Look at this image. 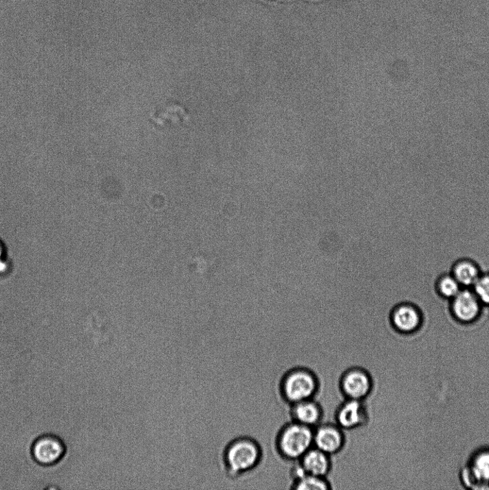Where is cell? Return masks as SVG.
Here are the masks:
<instances>
[{
  "label": "cell",
  "mask_w": 489,
  "mask_h": 490,
  "mask_svg": "<svg viewBox=\"0 0 489 490\" xmlns=\"http://www.w3.org/2000/svg\"><path fill=\"white\" fill-rule=\"evenodd\" d=\"M263 458V449L254 437L241 435L231 439L224 447L220 466L224 476L237 480L254 471Z\"/></svg>",
  "instance_id": "cell-1"
},
{
  "label": "cell",
  "mask_w": 489,
  "mask_h": 490,
  "mask_svg": "<svg viewBox=\"0 0 489 490\" xmlns=\"http://www.w3.org/2000/svg\"><path fill=\"white\" fill-rule=\"evenodd\" d=\"M320 391V381L310 368L296 365L284 372L279 383V393L290 405L316 398Z\"/></svg>",
  "instance_id": "cell-2"
},
{
  "label": "cell",
  "mask_w": 489,
  "mask_h": 490,
  "mask_svg": "<svg viewBox=\"0 0 489 490\" xmlns=\"http://www.w3.org/2000/svg\"><path fill=\"white\" fill-rule=\"evenodd\" d=\"M275 446L283 460L296 462L314 447V429L293 420L286 422L276 434Z\"/></svg>",
  "instance_id": "cell-3"
},
{
  "label": "cell",
  "mask_w": 489,
  "mask_h": 490,
  "mask_svg": "<svg viewBox=\"0 0 489 490\" xmlns=\"http://www.w3.org/2000/svg\"><path fill=\"white\" fill-rule=\"evenodd\" d=\"M344 399L365 401L372 396L375 381L370 372L362 366L354 365L345 370L338 381Z\"/></svg>",
  "instance_id": "cell-4"
},
{
  "label": "cell",
  "mask_w": 489,
  "mask_h": 490,
  "mask_svg": "<svg viewBox=\"0 0 489 490\" xmlns=\"http://www.w3.org/2000/svg\"><path fill=\"white\" fill-rule=\"evenodd\" d=\"M389 323L398 335H410L413 343L414 337L424 328L422 312L414 303L404 301L397 303L389 314Z\"/></svg>",
  "instance_id": "cell-5"
},
{
  "label": "cell",
  "mask_w": 489,
  "mask_h": 490,
  "mask_svg": "<svg viewBox=\"0 0 489 490\" xmlns=\"http://www.w3.org/2000/svg\"><path fill=\"white\" fill-rule=\"evenodd\" d=\"M483 305L470 288H463L450 300V315L462 327L477 323L482 315Z\"/></svg>",
  "instance_id": "cell-6"
},
{
  "label": "cell",
  "mask_w": 489,
  "mask_h": 490,
  "mask_svg": "<svg viewBox=\"0 0 489 490\" xmlns=\"http://www.w3.org/2000/svg\"><path fill=\"white\" fill-rule=\"evenodd\" d=\"M66 452L65 443L54 434H44L39 436L30 447L32 460L44 467H53L60 463Z\"/></svg>",
  "instance_id": "cell-7"
},
{
  "label": "cell",
  "mask_w": 489,
  "mask_h": 490,
  "mask_svg": "<svg viewBox=\"0 0 489 490\" xmlns=\"http://www.w3.org/2000/svg\"><path fill=\"white\" fill-rule=\"evenodd\" d=\"M334 420L345 432L365 427L370 422L368 405L364 401L344 399L335 409Z\"/></svg>",
  "instance_id": "cell-8"
},
{
  "label": "cell",
  "mask_w": 489,
  "mask_h": 490,
  "mask_svg": "<svg viewBox=\"0 0 489 490\" xmlns=\"http://www.w3.org/2000/svg\"><path fill=\"white\" fill-rule=\"evenodd\" d=\"M346 445L345 431L332 422H325L314 429V447L332 458L343 451Z\"/></svg>",
  "instance_id": "cell-9"
},
{
  "label": "cell",
  "mask_w": 489,
  "mask_h": 490,
  "mask_svg": "<svg viewBox=\"0 0 489 490\" xmlns=\"http://www.w3.org/2000/svg\"><path fill=\"white\" fill-rule=\"evenodd\" d=\"M466 489H489V449L479 451L472 458L462 474Z\"/></svg>",
  "instance_id": "cell-10"
},
{
  "label": "cell",
  "mask_w": 489,
  "mask_h": 490,
  "mask_svg": "<svg viewBox=\"0 0 489 490\" xmlns=\"http://www.w3.org/2000/svg\"><path fill=\"white\" fill-rule=\"evenodd\" d=\"M289 415L290 420L314 429L323 423L325 412L323 405L312 398L290 405Z\"/></svg>",
  "instance_id": "cell-11"
},
{
  "label": "cell",
  "mask_w": 489,
  "mask_h": 490,
  "mask_svg": "<svg viewBox=\"0 0 489 490\" xmlns=\"http://www.w3.org/2000/svg\"><path fill=\"white\" fill-rule=\"evenodd\" d=\"M305 474L328 478L333 470L331 456L313 447L296 462Z\"/></svg>",
  "instance_id": "cell-12"
},
{
  "label": "cell",
  "mask_w": 489,
  "mask_h": 490,
  "mask_svg": "<svg viewBox=\"0 0 489 490\" xmlns=\"http://www.w3.org/2000/svg\"><path fill=\"white\" fill-rule=\"evenodd\" d=\"M290 489L294 490H329L334 487L328 478L305 474L296 462L290 471Z\"/></svg>",
  "instance_id": "cell-13"
},
{
  "label": "cell",
  "mask_w": 489,
  "mask_h": 490,
  "mask_svg": "<svg viewBox=\"0 0 489 490\" xmlns=\"http://www.w3.org/2000/svg\"><path fill=\"white\" fill-rule=\"evenodd\" d=\"M450 273L457 279L462 288H472L482 272L476 262L470 259L462 258L453 263Z\"/></svg>",
  "instance_id": "cell-14"
},
{
  "label": "cell",
  "mask_w": 489,
  "mask_h": 490,
  "mask_svg": "<svg viewBox=\"0 0 489 490\" xmlns=\"http://www.w3.org/2000/svg\"><path fill=\"white\" fill-rule=\"evenodd\" d=\"M462 286L450 273H444L436 279L435 290L440 297L450 300L461 290Z\"/></svg>",
  "instance_id": "cell-15"
},
{
  "label": "cell",
  "mask_w": 489,
  "mask_h": 490,
  "mask_svg": "<svg viewBox=\"0 0 489 490\" xmlns=\"http://www.w3.org/2000/svg\"><path fill=\"white\" fill-rule=\"evenodd\" d=\"M483 306H489V273L481 275L472 288Z\"/></svg>",
  "instance_id": "cell-16"
},
{
  "label": "cell",
  "mask_w": 489,
  "mask_h": 490,
  "mask_svg": "<svg viewBox=\"0 0 489 490\" xmlns=\"http://www.w3.org/2000/svg\"><path fill=\"white\" fill-rule=\"evenodd\" d=\"M4 248L1 243H0V272L5 271L7 268L6 264L3 262L4 260Z\"/></svg>",
  "instance_id": "cell-17"
}]
</instances>
